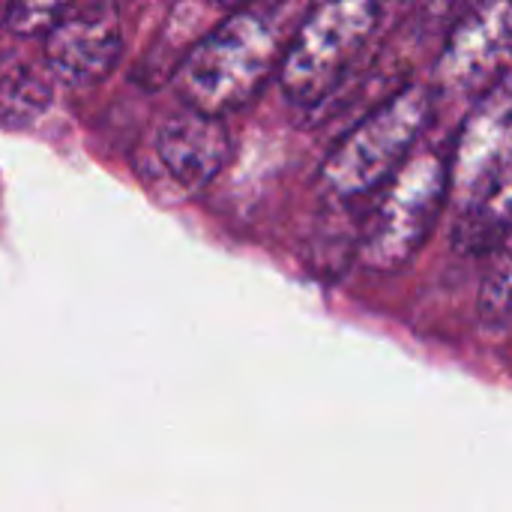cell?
I'll list each match as a JSON object with an SVG mask.
<instances>
[{
  "instance_id": "cell-7",
  "label": "cell",
  "mask_w": 512,
  "mask_h": 512,
  "mask_svg": "<svg viewBox=\"0 0 512 512\" xmlns=\"http://www.w3.org/2000/svg\"><path fill=\"white\" fill-rule=\"evenodd\" d=\"M123 57V24L114 3H66L45 36V60L66 87H93Z\"/></svg>"
},
{
  "instance_id": "cell-1",
  "label": "cell",
  "mask_w": 512,
  "mask_h": 512,
  "mask_svg": "<svg viewBox=\"0 0 512 512\" xmlns=\"http://www.w3.org/2000/svg\"><path fill=\"white\" fill-rule=\"evenodd\" d=\"M279 57V33L270 18L237 9L216 21L183 54L174 87L183 108L222 120L246 108L270 81Z\"/></svg>"
},
{
  "instance_id": "cell-13",
  "label": "cell",
  "mask_w": 512,
  "mask_h": 512,
  "mask_svg": "<svg viewBox=\"0 0 512 512\" xmlns=\"http://www.w3.org/2000/svg\"><path fill=\"white\" fill-rule=\"evenodd\" d=\"M6 9H9V6H6V3H0V27H3V18H6Z\"/></svg>"
},
{
  "instance_id": "cell-5",
  "label": "cell",
  "mask_w": 512,
  "mask_h": 512,
  "mask_svg": "<svg viewBox=\"0 0 512 512\" xmlns=\"http://www.w3.org/2000/svg\"><path fill=\"white\" fill-rule=\"evenodd\" d=\"M512 42V6L483 0L465 9L438 57V84L447 96H471L492 87L507 72Z\"/></svg>"
},
{
  "instance_id": "cell-2",
  "label": "cell",
  "mask_w": 512,
  "mask_h": 512,
  "mask_svg": "<svg viewBox=\"0 0 512 512\" xmlns=\"http://www.w3.org/2000/svg\"><path fill=\"white\" fill-rule=\"evenodd\" d=\"M381 24V6L372 0H336L315 6L279 69L282 93L303 111H318L366 54Z\"/></svg>"
},
{
  "instance_id": "cell-10",
  "label": "cell",
  "mask_w": 512,
  "mask_h": 512,
  "mask_svg": "<svg viewBox=\"0 0 512 512\" xmlns=\"http://www.w3.org/2000/svg\"><path fill=\"white\" fill-rule=\"evenodd\" d=\"M54 102V87L30 66L0 69V129L33 126Z\"/></svg>"
},
{
  "instance_id": "cell-11",
  "label": "cell",
  "mask_w": 512,
  "mask_h": 512,
  "mask_svg": "<svg viewBox=\"0 0 512 512\" xmlns=\"http://www.w3.org/2000/svg\"><path fill=\"white\" fill-rule=\"evenodd\" d=\"M477 315H480V327L486 336L504 339L510 333V255L507 249L495 252V261L480 288Z\"/></svg>"
},
{
  "instance_id": "cell-9",
  "label": "cell",
  "mask_w": 512,
  "mask_h": 512,
  "mask_svg": "<svg viewBox=\"0 0 512 512\" xmlns=\"http://www.w3.org/2000/svg\"><path fill=\"white\" fill-rule=\"evenodd\" d=\"M510 195L512 186L504 183V186L480 192V195H474V198H468L465 204L456 207L450 240H453V249L459 255L480 258V255H495V252L507 249Z\"/></svg>"
},
{
  "instance_id": "cell-6",
  "label": "cell",
  "mask_w": 512,
  "mask_h": 512,
  "mask_svg": "<svg viewBox=\"0 0 512 512\" xmlns=\"http://www.w3.org/2000/svg\"><path fill=\"white\" fill-rule=\"evenodd\" d=\"M510 126V75L504 72L468 114L453 165H447V195L456 198V207L510 183Z\"/></svg>"
},
{
  "instance_id": "cell-12",
  "label": "cell",
  "mask_w": 512,
  "mask_h": 512,
  "mask_svg": "<svg viewBox=\"0 0 512 512\" xmlns=\"http://www.w3.org/2000/svg\"><path fill=\"white\" fill-rule=\"evenodd\" d=\"M66 3H15L6 9V18H3V27L12 30L15 36H48L51 27L57 24V18L63 15Z\"/></svg>"
},
{
  "instance_id": "cell-4",
  "label": "cell",
  "mask_w": 512,
  "mask_h": 512,
  "mask_svg": "<svg viewBox=\"0 0 512 512\" xmlns=\"http://www.w3.org/2000/svg\"><path fill=\"white\" fill-rule=\"evenodd\" d=\"M447 201V162L435 150L408 156L378 198L360 258L372 270H396L408 264L432 237Z\"/></svg>"
},
{
  "instance_id": "cell-8",
  "label": "cell",
  "mask_w": 512,
  "mask_h": 512,
  "mask_svg": "<svg viewBox=\"0 0 512 512\" xmlns=\"http://www.w3.org/2000/svg\"><path fill=\"white\" fill-rule=\"evenodd\" d=\"M153 156L180 195H195L222 171L228 159V129L216 117L177 108L156 123Z\"/></svg>"
},
{
  "instance_id": "cell-3",
  "label": "cell",
  "mask_w": 512,
  "mask_h": 512,
  "mask_svg": "<svg viewBox=\"0 0 512 512\" xmlns=\"http://www.w3.org/2000/svg\"><path fill=\"white\" fill-rule=\"evenodd\" d=\"M435 90L408 84L369 111L330 150L321 165V180L342 198H357L390 183L408 162L411 147L435 117Z\"/></svg>"
}]
</instances>
